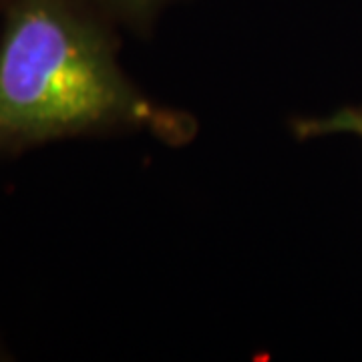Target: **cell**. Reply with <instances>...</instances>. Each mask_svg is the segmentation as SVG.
Instances as JSON below:
<instances>
[{"label":"cell","mask_w":362,"mask_h":362,"mask_svg":"<svg viewBox=\"0 0 362 362\" xmlns=\"http://www.w3.org/2000/svg\"><path fill=\"white\" fill-rule=\"evenodd\" d=\"M115 133L185 145L197 123L156 103L127 77L115 25L87 0H4L0 145Z\"/></svg>","instance_id":"1"},{"label":"cell","mask_w":362,"mask_h":362,"mask_svg":"<svg viewBox=\"0 0 362 362\" xmlns=\"http://www.w3.org/2000/svg\"><path fill=\"white\" fill-rule=\"evenodd\" d=\"M109 23L135 35H149L169 6L180 0H87Z\"/></svg>","instance_id":"2"},{"label":"cell","mask_w":362,"mask_h":362,"mask_svg":"<svg viewBox=\"0 0 362 362\" xmlns=\"http://www.w3.org/2000/svg\"><path fill=\"white\" fill-rule=\"evenodd\" d=\"M292 133L300 141L330 135H354L362 139V105L340 107L324 117H298L292 121Z\"/></svg>","instance_id":"3"}]
</instances>
